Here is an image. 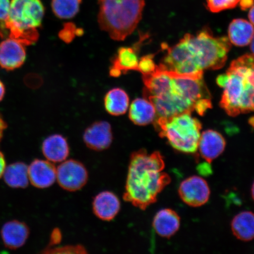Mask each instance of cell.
I'll list each match as a JSON object with an SVG mask.
<instances>
[{"instance_id": "6", "label": "cell", "mask_w": 254, "mask_h": 254, "mask_svg": "<svg viewBox=\"0 0 254 254\" xmlns=\"http://www.w3.org/2000/svg\"><path fill=\"white\" fill-rule=\"evenodd\" d=\"M45 8L41 0H11L4 27L25 46L36 43Z\"/></svg>"}, {"instance_id": "30", "label": "cell", "mask_w": 254, "mask_h": 254, "mask_svg": "<svg viewBox=\"0 0 254 254\" xmlns=\"http://www.w3.org/2000/svg\"><path fill=\"white\" fill-rule=\"evenodd\" d=\"M62 233L58 229L53 231L52 237H51V244H58L61 242Z\"/></svg>"}, {"instance_id": "3", "label": "cell", "mask_w": 254, "mask_h": 254, "mask_svg": "<svg viewBox=\"0 0 254 254\" xmlns=\"http://www.w3.org/2000/svg\"><path fill=\"white\" fill-rule=\"evenodd\" d=\"M165 162L160 152L148 153L139 150L130 157L123 198L136 208L145 210L157 201L158 195L171 182L163 172Z\"/></svg>"}, {"instance_id": "20", "label": "cell", "mask_w": 254, "mask_h": 254, "mask_svg": "<svg viewBox=\"0 0 254 254\" xmlns=\"http://www.w3.org/2000/svg\"><path fill=\"white\" fill-rule=\"evenodd\" d=\"M231 230L238 240L250 241L254 239V214L251 211H243L233 218Z\"/></svg>"}, {"instance_id": "23", "label": "cell", "mask_w": 254, "mask_h": 254, "mask_svg": "<svg viewBox=\"0 0 254 254\" xmlns=\"http://www.w3.org/2000/svg\"><path fill=\"white\" fill-rule=\"evenodd\" d=\"M137 48L122 47L113 62L112 68H116L121 72L136 70L139 60Z\"/></svg>"}, {"instance_id": "36", "label": "cell", "mask_w": 254, "mask_h": 254, "mask_svg": "<svg viewBox=\"0 0 254 254\" xmlns=\"http://www.w3.org/2000/svg\"><path fill=\"white\" fill-rule=\"evenodd\" d=\"M250 43H251V46H250L251 50H252L253 55L254 56V35L253 37V39H252V41H251Z\"/></svg>"}, {"instance_id": "28", "label": "cell", "mask_w": 254, "mask_h": 254, "mask_svg": "<svg viewBox=\"0 0 254 254\" xmlns=\"http://www.w3.org/2000/svg\"><path fill=\"white\" fill-rule=\"evenodd\" d=\"M46 251V253L52 254H85L87 253L86 250L83 246H66L63 247L51 248Z\"/></svg>"}, {"instance_id": "34", "label": "cell", "mask_w": 254, "mask_h": 254, "mask_svg": "<svg viewBox=\"0 0 254 254\" xmlns=\"http://www.w3.org/2000/svg\"><path fill=\"white\" fill-rule=\"evenodd\" d=\"M249 17L250 19V23H252L254 26V4L250 9Z\"/></svg>"}, {"instance_id": "35", "label": "cell", "mask_w": 254, "mask_h": 254, "mask_svg": "<svg viewBox=\"0 0 254 254\" xmlns=\"http://www.w3.org/2000/svg\"><path fill=\"white\" fill-rule=\"evenodd\" d=\"M5 94V87L4 84L1 80H0V101L2 100Z\"/></svg>"}, {"instance_id": "13", "label": "cell", "mask_w": 254, "mask_h": 254, "mask_svg": "<svg viewBox=\"0 0 254 254\" xmlns=\"http://www.w3.org/2000/svg\"><path fill=\"white\" fill-rule=\"evenodd\" d=\"M226 142L223 136L214 130H206L200 136L198 149L204 160L210 164L224 152Z\"/></svg>"}, {"instance_id": "32", "label": "cell", "mask_w": 254, "mask_h": 254, "mask_svg": "<svg viewBox=\"0 0 254 254\" xmlns=\"http://www.w3.org/2000/svg\"><path fill=\"white\" fill-rule=\"evenodd\" d=\"M6 168V163L4 155L0 151V178L4 174Z\"/></svg>"}, {"instance_id": "19", "label": "cell", "mask_w": 254, "mask_h": 254, "mask_svg": "<svg viewBox=\"0 0 254 254\" xmlns=\"http://www.w3.org/2000/svg\"><path fill=\"white\" fill-rule=\"evenodd\" d=\"M254 35V25L244 19H235L228 28L230 43L238 47L249 45Z\"/></svg>"}, {"instance_id": "21", "label": "cell", "mask_w": 254, "mask_h": 254, "mask_svg": "<svg viewBox=\"0 0 254 254\" xmlns=\"http://www.w3.org/2000/svg\"><path fill=\"white\" fill-rule=\"evenodd\" d=\"M129 98L125 90L113 88L108 92L104 98V106L111 115L119 116L125 114L129 107Z\"/></svg>"}, {"instance_id": "1", "label": "cell", "mask_w": 254, "mask_h": 254, "mask_svg": "<svg viewBox=\"0 0 254 254\" xmlns=\"http://www.w3.org/2000/svg\"><path fill=\"white\" fill-rule=\"evenodd\" d=\"M142 78L145 97L153 104L156 118L193 111L203 116L212 107L203 74H179L159 65L153 72L143 75Z\"/></svg>"}, {"instance_id": "11", "label": "cell", "mask_w": 254, "mask_h": 254, "mask_svg": "<svg viewBox=\"0 0 254 254\" xmlns=\"http://www.w3.org/2000/svg\"><path fill=\"white\" fill-rule=\"evenodd\" d=\"M85 145L91 150L100 151L109 148L113 140L112 129L106 122L94 123L85 129L83 135Z\"/></svg>"}, {"instance_id": "33", "label": "cell", "mask_w": 254, "mask_h": 254, "mask_svg": "<svg viewBox=\"0 0 254 254\" xmlns=\"http://www.w3.org/2000/svg\"><path fill=\"white\" fill-rule=\"evenodd\" d=\"M7 127L6 126V123H5L4 120L2 118L1 114H0V141L2 137L3 133H4V130Z\"/></svg>"}, {"instance_id": "2", "label": "cell", "mask_w": 254, "mask_h": 254, "mask_svg": "<svg viewBox=\"0 0 254 254\" xmlns=\"http://www.w3.org/2000/svg\"><path fill=\"white\" fill-rule=\"evenodd\" d=\"M230 49L228 38L215 37L205 28L195 35H185L176 45L168 47L160 65L179 74H203L205 69L222 68Z\"/></svg>"}, {"instance_id": "5", "label": "cell", "mask_w": 254, "mask_h": 254, "mask_svg": "<svg viewBox=\"0 0 254 254\" xmlns=\"http://www.w3.org/2000/svg\"><path fill=\"white\" fill-rule=\"evenodd\" d=\"M98 23L101 29L117 41L131 34L141 20L144 0H98Z\"/></svg>"}, {"instance_id": "26", "label": "cell", "mask_w": 254, "mask_h": 254, "mask_svg": "<svg viewBox=\"0 0 254 254\" xmlns=\"http://www.w3.org/2000/svg\"><path fill=\"white\" fill-rule=\"evenodd\" d=\"M153 57L152 55L142 57L139 60L136 71L140 72L142 75L150 74L153 72L157 66L154 62Z\"/></svg>"}, {"instance_id": "9", "label": "cell", "mask_w": 254, "mask_h": 254, "mask_svg": "<svg viewBox=\"0 0 254 254\" xmlns=\"http://www.w3.org/2000/svg\"><path fill=\"white\" fill-rule=\"evenodd\" d=\"M179 193L181 199L186 204L198 207L208 202L210 190L208 183L202 178L192 176L181 183Z\"/></svg>"}, {"instance_id": "22", "label": "cell", "mask_w": 254, "mask_h": 254, "mask_svg": "<svg viewBox=\"0 0 254 254\" xmlns=\"http://www.w3.org/2000/svg\"><path fill=\"white\" fill-rule=\"evenodd\" d=\"M6 184L11 188L24 189L29 181L28 167L23 163H16L5 168L3 174Z\"/></svg>"}, {"instance_id": "29", "label": "cell", "mask_w": 254, "mask_h": 254, "mask_svg": "<svg viewBox=\"0 0 254 254\" xmlns=\"http://www.w3.org/2000/svg\"><path fill=\"white\" fill-rule=\"evenodd\" d=\"M9 6V0H0V23L4 24V26L8 17Z\"/></svg>"}, {"instance_id": "38", "label": "cell", "mask_w": 254, "mask_h": 254, "mask_svg": "<svg viewBox=\"0 0 254 254\" xmlns=\"http://www.w3.org/2000/svg\"><path fill=\"white\" fill-rule=\"evenodd\" d=\"M250 124L254 127V119L250 121Z\"/></svg>"}, {"instance_id": "4", "label": "cell", "mask_w": 254, "mask_h": 254, "mask_svg": "<svg viewBox=\"0 0 254 254\" xmlns=\"http://www.w3.org/2000/svg\"><path fill=\"white\" fill-rule=\"evenodd\" d=\"M217 84L224 88L221 107L228 115L254 111V56L246 55L234 60Z\"/></svg>"}, {"instance_id": "27", "label": "cell", "mask_w": 254, "mask_h": 254, "mask_svg": "<svg viewBox=\"0 0 254 254\" xmlns=\"http://www.w3.org/2000/svg\"><path fill=\"white\" fill-rule=\"evenodd\" d=\"M80 33H83L81 29L76 28L74 24L69 23L64 25L63 30L60 32L59 36L64 41L69 43L74 39L76 35L80 36Z\"/></svg>"}, {"instance_id": "7", "label": "cell", "mask_w": 254, "mask_h": 254, "mask_svg": "<svg viewBox=\"0 0 254 254\" xmlns=\"http://www.w3.org/2000/svg\"><path fill=\"white\" fill-rule=\"evenodd\" d=\"M154 122L159 135L166 138L176 150L185 153L197 151L202 125L191 114H181L168 118L159 117Z\"/></svg>"}, {"instance_id": "17", "label": "cell", "mask_w": 254, "mask_h": 254, "mask_svg": "<svg viewBox=\"0 0 254 254\" xmlns=\"http://www.w3.org/2000/svg\"><path fill=\"white\" fill-rule=\"evenodd\" d=\"M152 225L159 236L169 238L179 231L180 218L172 209H163L155 215Z\"/></svg>"}, {"instance_id": "25", "label": "cell", "mask_w": 254, "mask_h": 254, "mask_svg": "<svg viewBox=\"0 0 254 254\" xmlns=\"http://www.w3.org/2000/svg\"><path fill=\"white\" fill-rule=\"evenodd\" d=\"M240 1V0H206L208 9L215 13L225 9L234 8Z\"/></svg>"}, {"instance_id": "10", "label": "cell", "mask_w": 254, "mask_h": 254, "mask_svg": "<svg viewBox=\"0 0 254 254\" xmlns=\"http://www.w3.org/2000/svg\"><path fill=\"white\" fill-rule=\"evenodd\" d=\"M25 44L9 37L0 43V66L7 70H12L23 64L26 59Z\"/></svg>"}, {"instance_id": "12", "label": "cell", "mask_w": 254, "mask_h": 254, "mask_svg": "<svg viewBox=\"0 0 254 254\" xmlns=\"http://www.w3.org/2000/svg\"><path fill=\"white\" fill-rule=\"evenodd\" d=\"M28 177L32 185L36 188H49L57 180V168L52 162L36 160L28 167Z\"/></svg>"}, {"instance_id": "18", "label": "cell", "mask_w": 254, "mask_h": 254, "mask_svg": "<svg viewBox=\"0 0 254 254\" xmlns=\"http://www.w3.org/2000/svg\"><path fill=\"white\" fill-rule=\"evenodd\" d=\"M157 114L151 101L145 98H136L132 101L129 110V117L135 125L144 126L153 123Z\"/></svg>"}, {"instance_id": "24", "label": "cell", "mask_w": 254, "mask_h": 254, "mask_svg": "<svg viewBox=\"0 0 254 254\" xmlns=\"http://www.w3.org/2000/svg\"><path fill=\"white\" fill-rule=\"evenodd\" d=\"M82 0H52L54 14L60 19H70L78 13Z\"/></svg>"}, {"instance_id": "8", "label": "cell", "mask_w": 254, "mask_h": 254, "mask_svg": "<svg viewBox=\"0 0 254 254\" xmlns=\"http://www.w3.org/2000/svg\"><path fill=\"white\" fill-rule=\"evenodd\" d=\"M88 180L87 168L75 160H65L57 168V181L62 189L77 191L83 188Z\"/></svg>"}, {"instance_id": "16", "label": "cell", "mask_w": 254, "mask_h": 254, "mask_svg": "<svg viewBox=\"0 0 254 254\" xmlns=\"http://www.w3.org/2000/svg\"><path fill=\"white\" fill-rule=\"evenodd\" d=\"M43 153L48 161L52 163H62L69 154V147L64 136L60 134L50 135L44 141Z\"/></svg>"}, {"instance_id": "14", "label": "cell", "mask_w": 254, "mask_h": 254, "mask_svg": "<svg viewBox=\"0 0 254 254\" xmlns=\"http://www.w3.org/2000/svg\"><path fill=\"white\" fill-rule=\"evenodd\" d=\"M120 208L121 202L118 196L109 190H105L98 193L94 198V213L101 220H113L119 213Z\"/></svg>"}, {"instance_id": "31", "label": "cell", "mask_w": 254, "mask_h": 254, "mask_svg": "<svg viewBox=\"0 0 254 254\" xmlns=\"http://www.w3.org/2000/svg\"><path fill=\"white\" fill-rule=\"evenodd\" d=\"M240 5L241 9L243 10L252 8L254 4V0H240Z\"/></svg>"}, {"instance_id": "15", "label": "cell", "mask_w": 254, "mask_h": 254, "mask_svg": "<svg viewBox=\"0 0 254 254\" xmlns=\"http://www.w3.org/2000/svg\"><path fill=\"white\" fill-rule=\"evenodd\" d=\"M30 230L27 225L18 221L7 222L2 227L1 237L5 246L15 250L23 246L29 236Z\"/></svg>"}, {"instance_id": "37", "label": "cell", "mask_w": 254, "mask_h": 254, "mask_svg": "<svg viewBox=\"0 0 254 254\" xmlns=\"http://www.w3.org/2000/svg\"><path fill=\"white\" fill-rule=\"evenodd\" d=\"M252 193L253 198L254 201V183L253 185L252 186Z\"/></svg>"}]
</instances>
